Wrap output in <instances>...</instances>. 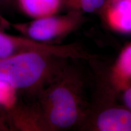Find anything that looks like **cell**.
<instances>
[{
    "mask_svg": "<svg viewBox=\"0 0 131 131\" xmlns=\"http://www.w3.org/2000/svg\"><path fill=\"white\" fill-rule=\"evenodd\" d=\"M83 85L81 75L68 65L42 92L39 106L48 131L66 130L84 122L88 113Z\"/></svg>",
    "mask_w": 131,
    "mask_h": 131,
    "instance_id": "cell-1",
    "label": "cell"
},
{
    "mask_svg": "<svg viewBox=\"0 0 131 131\" xmlns=\"http://www.w3.org/2000/svg\"><path fill=\"white\" fill-rule=\"evenodd\" d=\"M69 58L29 52L0 59V81L17 91L40 95L68 66Z\"/></svg>",
    "mask_w": 131,
    "mask_h": 131,
    "instance_id": "cell-2",
    "label": "cell"
},
{
    "mask_svg": "<svg viewBox=\"0 0 131 131\" xmlns=\"http://www.w3.org/2000/svg\"><path fill=\"white\" fill-rule=\"evenodd\" d=\"M84 19L82 13L69 10L65 14H54L12 26L26 37L38 42L52 43L76 30Z\"/></svg>",
    "mask_w": 131,
    "mask_h": 131,
    "instance_id": "cell-3",
    "label": "cell"
},
{
    "mask_svg": "<svg viewBox=\"0 0 131 131\" xmlns=\"http://www.w3.org/2000/svg\"><path fill=\"white\" fill-rule=\"evenodd\" d=\"M85 129L95 131H131V111L125 106L108 104L82 123Z\"/></svg>",
    "mask_w": 131,
    "mask_h": 131,
    "instance_id": "cell-4",
    "label": "cell"
},
{
    "mask_svg": "<svg viewBox=\"0 0 131 131\" xmlns=\"http://www.w3.org/2000/svg\"><path fill=\"white\" fill-rule=\"evenodd\" d=\"M10 126L14 130L48 131L39 105H16L7 111Z\"/></svg>",
    "mask_w": 131,
    "mask_h": 131,
    "instance_id": "cell-5",
    "label": "cell"
},
{
    "mask_svg": "<svg viewBox=\"0 0 131 131\" xmlns=\"http://www.w3.org/2000/svg\"><path fill=\"white\" fill-rule=\"evenodd\" d=\"M101 12L111 28L131 32V0H107Z\"/></svg>",
    "mask_w": 131,
    "mask_h": 131,
    "instance_id": "cell-6",
    "label": "cell"
},
{
    "mask_svg": "<svg viewBox=\"0 0 131 131\" xmlns=\"http://www.w3.org/2000/svg\"><path fill=\"white\" fill-rule=\"evenodd\" d=\"M23 13L32 19L58 14L64 0H16Z\"/></svg>",
    "mask_w": 131,
    "mask_h": 131,
    "instance_id": "cell-7",
    "label": "cell"
},
{
    "mask_svg": "<svg viewBox=\"0 0 131 131\" xmlns=\"http://www.w3.org/2000/svg\"><path fill=\"white\" fill-rule=\"evenodd\" d=\"M111 82L118 91L131 82V43L123 49L112 68Z\"/></svg>",
    "mask_w": 131,
    "mask_h": 131,
    "instance_id": "cell-8",
    "label": "cell"
},
{
    "mask_svg": "<svg viewBox=\"0 0 131 131\" xmlns=\"http://www.w3.org/2000/svg\"><path fill=\"white\" fill-rule=\"evenodd\" d=\"M107 0H64V6L69 10L84 13L101 11Z\"/></svg>",
    "mask_w": 131,
    "mask_h": 131,
    "instance_id": "cell-9",
    "label": "cell"
},
{
    "mask_svg": "<svg viewBox=\"0 0 131 131\" xmlns=\"http://www.w3.org/2000/svg\"><path fill=\"white\" fill-rule=\"evenodd\" d=\"M18 91L4 81H0V106L6 111L14 108L16 104Z\"/></svg>",
    "mask_w": 131,
    "mask_h": 131,
    "instance_id": "cell-10",
    "label": "cell"
},
{
    "mask_svg": "<svg viewBox=\"0 0 131 131\" xmlns=\"http://www.w3.org/2000/svg\"><path fill=\"white\" fill-rule=\"evenodd\" d=\"M7 111L0 106V131L12 130Z\"/></svg>",
    "mask_w": 131,
    "mask_h": 131,
    "instance_id": "cell-11",
    "label": "cell"
},
{
    "mask_svg": "<svg viewBox=\"0 0 131 131\" xmlns=\"http://www.w3.org/2000/svg\"><path fill=\"white\" fill-rule=\"evenodd\" d=\"M123 92V101L124 106L131 111V82L122 91Z\"/></svg>",
    "mask_w": 131,
    "mask_h": 131,
    "instance_id": "cell-12",
    "label": "cell"
},
{
    "mask_svg": "<svg viewBox=\"0 0 131 131\" xmlns=\"http://www.w3.org/2000/svg\"><path fill=\"white\" fill-rule=\"evenodd\" d=\"M0 25H1L3 27H8L9 26V23L7 19L4 18L3 16L0 15Z\"/></svg>",
    "mask_w": 131,
    "mask_h": 131,
    "instance_id": "cell-13",
    "label": "cell"
},
{
    "mask_svg": "<svg viewBox=\"0 0 131 131\" xmlns=\"http://www.w3.org/2000/svg\"><path fill=\"white\" fill-rule=\"evenodd\" d=\"M10 1V0H0V6L7 4Z\"/></svg>",
    "mask_w": 131,
    "mask_h": 131,
    "instance_id": "cell-14",
    "label": "cell"
}]
</instances>
